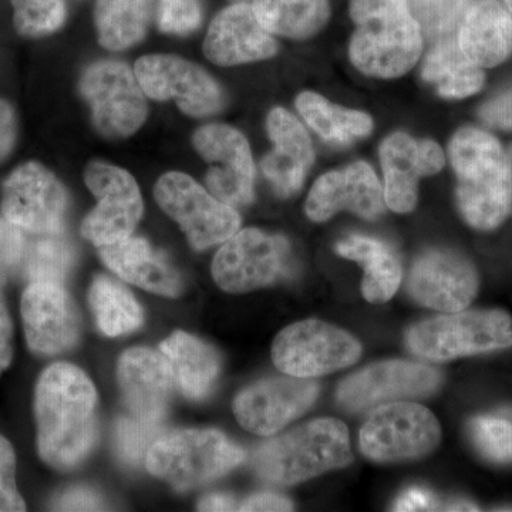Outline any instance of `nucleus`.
<instances>
[{
	"instance_id": "f257e3e1",
	"label": "nucleus",
	"mask_w": 512,
	"mask_h": 512,
	"mask_svg": "<svg viewBox=\"0 0 512 512\" xmlns=\"http://www.w3.org/2000/svg\"><path fill=\"white\" fill-rule=\"evenodd\" d=\"M97 393L92 380L70 363L43 370L35 389L37 450L59 471L79 466L96 440Z\"/></svg>"
},
{
	"instance_id": "f03ea898",
	"label": "nucleus",
	"mask_w": 512,
	"mask_h": 512,
	"mask_svg": "<svg viewBox=\"0 0 512 512\" xmlns=\"http://www.w3.org/2000/svg\"><path fill=\"white\" fill-rule=\"evenodd\" d=\"M457 177V205L478 231L500 227L512 208V150L487 131L463 127L448 147Z\"/></svg>"
},
{
	"instance_id": "7ed1b4c3",
	"label": "nucleus",
	"mask_w": 512,
	"mask_h": 512,
	"mask_svg": "<svg viewBox=\"0 0 512 512\" xmlns=\"http://www.w3.org/2000/svg\"><path fill=\"white\" fill-rule=\"evenodd\" d=\"M350 18L356 29L349 55L360 72L394 79L419 62L423 35L409 0H350Z\"/></svg>"
},
{
	"instance_id": "20e7f679",
	"label": "nucleus",
	"mask_w": 512,
	"mask_h": 512,
	"mask_svg": "<svg viewBox=\"0 0 512 512\" xmlns=\"http://www.w3.org/2000/svg\"><path fill=\"white\" fill-rule=\"evenodd\" d=\"M348 427L336 419H319L266 441L256 450V473L269 483H303L352 463Z\"/></svg>"
},
{
	"instance_id": "39448f33",
	"label": "nucleus",
	"mask_w": 512,
	"mask_h": 512,
	"mask_svg": "<svg viewBox=\"0 0 512 512\" xmlns=\"http://www.w3.org/2000/svg\"><path fill=\"white\" fill-rule=\"evenodd\" d=\"M241 447L217 430H183L158 437L146 456L147 470L177 490L224 476L244 460Z\"/></svg>"
},
{
	"instance_id": "423d86ee",
	"label": "nucleus",
	"mask_w": 512,
	"mask_h": 512,
	"mask_svg": "<svg viewBox=\"0 0 512 512\" xmlns=\"http://www.w3.org/2000/svg\"><path fill=\"white\" fill-rule=\"evenodd\" d=\"M414 355L433 362L512 348V318L500 309L458 311L417 323L407 332Z\"/></svg>"
},
{
	"instance_id": "0eeeda50",
	"label": "nucleus",
	"mask_w": 512,
	"mask_h": 512,
	"mask_svg": "<svg viewBox=\"0 0 512 512\" xmlns=\"http://www.w3.org/2000/svg\"><path fill=\"white\" fill-rule=\"evenodd\" d=\"M439 421L417 403L396 402L377 407L360 430V450L377 463L416 460L436 450Z\"/></svg>"
},
{
	"instance_id": "6e6552de",
	"label": "nucleus",
	"mask_w": 512,
	"mask_h": 512,
	"mask_svg": "<svg viewBox=\"0 0 512 512\" xmlns=\"http://www.w3.org/2000/svg\"><path fill=\"white\" fill-rule=\"evenodd\" d=\"M362 355V345L345 330L320 322L293 323L276 336L272 346L275 366L293 377L311 379L352 366Z\"/></svg>"
},
{
	"instance_id": "1a4fd4ad",
	"label": "nucleus",
	"mask_w": 512,
	"mask_h": 512,
	"mask_svg": "<svg viewBox=\"0 0 512 512\" xmlns=\"http://www.w3.org/2000/svg\"><path fill=\"white\" fill-rule=\"evenodd\" d=\"M154 195L161 210L180 225L197 251L222 244L241 227V218L234 208L187 174H164L157 181Z\"/></svg>"
},
{
	"instance_id": "9d476101",
	"label": "nucleus",
	"mask_w": 512,
	"mask_h": 512,
	"mask_svg": "<svg viewBox=\"0 0 512 512\" xmlns=\"http://www.w3.org/2000/svg\"><path fill=\"white\" fill-rule=\"evenodd\" d=\"M288 241L249 228L232 235L212 262V276L222 291L245 293L274 284L288 269Z\"/></svg>"
},
{
	"instance_id": "9b49d317",
	"label": "nucleus",
	"mask_w": 512,
	"mask_h": 512,
	"mask_svg": "<svg viewBox=\"0 0 512 512\" xmlns=\"http://www.w3.org/2000/svg\"><path fill=\"white\" fill-rule=\"evenodd\" d=\"M67 207L66 188L52 171L36 161L19 165L2 185L3 217L29 234H60Z\"/></svg>"
},
{
	"instance_id": "f8f14e48",
	"label": "nucleus",
	"mask_w": 512,
	"mask_h": 512,
	"mask_svg": "<svg viewBox=\"0 0 512 512\" xmlns=\"http://www.w3.org/2000/svg\"><path fill=\"white\" fill-rule=\"evenodd\" d=\"M80 89L92 109L94 124L104 136H131L147 119L146 93L126 64L110 60L94 63L84 73Z\"/></svg>"
},
{
	"instance_id": "ddd939ff",
	"label": "nucleus",
	"mask_w": 512,
	"mask_h": 512,
	"mask_svg": "<svg viewBox=\"0 0 512 512\" xmlns=\"http://www.w3.org/2000/svg\"><path fill=\"white\" fill-rule=\"evenodd\" d=\"M441 384L443 375L433 367L386 360L346 377L339 384L336 399L348 412L363 413L389 402L430 396Z\"/></svg>"
},
{
	"instance_id": "4468645a",
	"label": "nucleus",
	"mask_w": 512,
	"mask_h": 512,
	"mask_svg": "<svg viewBox=\"0 0 512 512\" xmlns=\"http://www.w3.org/2000/svg\"><path fill=\"white\" fill-rule=\"evenodd\" d=\"M84 181L97 205L83 221V237L96 247L131 237L144 211L140 188L131 174L116 165L92 163Z\"/></svg>"
},
{
	"instance_id": "2eb2a0df",
	"label": "nucleus",
	"mask_w": 512,
	"mask_h": 512,
	"mask_svg": "<svg viewBox=\"0 0 512 512\" xmlns=\"http://www.w3.org/2000/svg\"><path fill=\"white\" fill-rule=\"evenodd\" d=\"M134 73L141 89L150 99L174 100L188 116H211L224 106L220 86L210 74L181 57H141Z\"/></svg>"
},
{
	"instance_id": "dca6fc26",
	"label": "nucleus",
	"mask_w": 512,
	"mask_h": 512,
	"mask_svg": "<svg viewBox=\"0 0 512 512\" xmlns=\"http://www.w3.org/2000/svg\"><path fill=\"white\" fill-rule=\"evenodd\" d=\"M195 150L210 168L207 185L229 207H244L254 198L255 167L247 138L234 127L208 124L192 138Z\"/></svg>"
},
{
	"instance_id": "f3484780",
	"label": "nucleus",
	"mask_w": 512,
	"mask_h": 512,
	"mask_svg": "<svg viewBox=\"0 0 512 512\" xmlns=\"http://www.w3.org/2000/svg\"><path fill=\"white\" fill-rule=\"evenodd\" d=\"M480 276L473 262L453 249H429L414 261L407 291L414 301L434 311H463L474 301Z\"/></svg>"
},
{
	"instance_id": "a211bd4d",
	"label": "nucleus",
	"mask_w": 512,
	"mask_h": 512,
	"mask_svg": "<svg viewBox=\"0 0 512 512\" xmlns=\"http://www.w3.org/2000/svg\"><path fill=\"white\" fill-rule=\"evenodd\" d=\"M318 394V383L302 377L265 379L238 394L234 414L245 430L272 436L308 412Z\"/></svg>"
},
{
	"instance_id": "6ab92c4d",
	"label": "nucleus",
	"mask_w": 512,
	"mask_h": 512,
	"mask_svg": "<svg viewBox=\"0 0 512 512\" xmlns=\"http://www.w3.org/2000/svg\"><path fill=\"white\" fill-rule=\"evenodd\" d=\"M20 311L26 342L35 355H60L79 340V313L62 284L30 282L23 292Z\"/></svg>"
},
{
	"instance_id": "aec40b11",
	"label": "nucleus",
	"mask_w": 512,
	"mask_h": 512,
	"mask_svg": "<svg viewBox=\"0 0 512 512\" xmlns=\"http://www.w3.org/2000/svg\"><path fill=\"white\" fill-rule=\"evenodd\" d=\"M384 190L369 164L359 161L322 175L306 201V215L325 222L340 211L348 210L365 220H376L384 212Z\"/></svg>"
},
{
	"instance_id": "412c9836",
	"label": "nucleus",
	"mask_w": 512,
	"mask_h": 512,
	"mask_svg": "<svg viewBox=\"0 0 512 512\" xmlns=\"http://www.w3.org/2000/svg\"><path fill=\"white\" fill-rule=\"evenodd\" d=\"M117 380L131 416L161 423L175 384L173 370L163 353L146 348L126 350L117 366Z\"/></svg>"
},
{
	"instance_id": "4be33fe9",
	"label": "nucleus",
	"mask_w": 512,
	"mask_h": 512,
	"mask_svg": "<svg viewBox=\"0 0 512 512\" xmlns=\"http://www.w3.org/2000/svg\"><path fill=\"white\" fill-rule=\"evenodd\" d=\"M272 33L258 22L252 6L245 3L229 6L212 20L204 42V53L218 66L265 60L276 55Z\"/></svg>"
},
{
	"instance_id": "5701e85b",
	"label": "nucleus",
	"mask_w": 512,
	"mask_h": 512,
	"mask_svg": "<svg viewBox=\"0 0 512 512\" xmlns=\"http://www.w3.org/2000/svg\"><path fill=\"white\" fill-rule=\"evenodd\" d=\"M268 134L274 148L262 161V171L276 194L291 197L301 190L313 163L311 138L302 124L281 107L269 113Z\"/></svg>"
},
{
	"instance_id": "b1692460",
	"label": "nucleus",
	"mask_w": 512,
	"mask_h": 512,
	"mask_svg": "<svg viewBox=\"0 0 512 512\" xmlns=\"http://www.w3.org/2000/svg\"><path fill=\"white\" fill-rule=\"evenodd\" d=\"M101 259L124 281L167 298L183 292V281L167 259L156 254L143 238L128 237L99 247Z\"/></svg>"
},
{
	"instance_id": "393cba45",
	"label": "nucleus",
	"mask_w": 512,
	"mask_h": 512,
	"mask_svg": "<svg viewBox=\"0 0 512 512\" xmlns=\"http://www.w3.org/2000/svg\"><path fill=\"white\" fill-rule=\"evenodd\" d=\"M458 45L474 64L495 67L512 56V15L498 0H474L458 30Z\"/></svg>"
},
{
	"instance_id": "a878e982",
	"label": "nucleus",
	"mask_w": 512,
	"mask_h": 512,
	"mask_svg": "<svg viewBox=\"0 0 512 512\" xmlns=\"http://www.w3.org/2000/svg\"><path fill=\"white\" fill-rule=\"evenodd\" d=\"M160 352L170 363L175 384L188 399H204L214 389L221 360L210 345L178 330L161 343Z\"/></svg>"
},
{
	"instance_id": "bb28decb",
	"label": "nucleus",
	"mask_w": 512,
	"mask_h": 512,
	"mask_svg": "<svg viewBox=\"0 0 512 512\" xmlns=\"http://www.w3.org/2000/svg\"><path fill=\"white\" fill-rule=\"evenodd\" d=\"M380 163L384 175V202L399 214L414 210L417 185L426 177L421 163L420 141L406 133H394L380 147Z\"/></svg>"
},
{
	"instance_id": "cd10ccee",
	"label": "nucleus",
	"mask_w": 512,
	"mask_h": 512,
	"mask_svg": "<svg viewBox=\"0 0 512 512\" xmlns=\"http://www.w3.org/2000/svg\"><path fill=\"white\" fill-rule=\"evenodd\" d=\"M336 251L365 269L362 292L367 301L383 303L393 298L402 282V265L389 245L379 239L350 235L338 242Z\"/></svg>"
},
{
	"instance_id": "c85d7f7f",
	"label": "nucleus",
	"mask_w": 512,
	"mask_h": 512,
	"mask_svg": "<svg viewBox=\"0 0 512 512\" xmlns=\"http://www.w3.org/2000/svg\"><path fill=\"white\" fill-rule=\"evenodd\" d=\"M423 79L437 86L447 99L473 96L485 82L483 69L464 55L457 37L433 43L424 62Z\"/></svg>"
},
{
	"instance_id": "c756f323",
	"label": "nucleus",
	"mask_w": 512,
	"mask_h": 512,
	"mask_svg": "<svg viewBox=\"0 0 512 512\" xmlns=\"http://www.w3.org/2000/svg\"><path fill=\"white\" fill-rule=\"evenodd\" d=\"M156 0H97L94 9L100 45L124 50L136 45L150 28Z\"/></svg>"
},
{
	"instance_id": "7c9ffc66",
	"label": "nucleus",
	"mask_w": 512,
	"mask_h": 512,
	"mask_svg": "<svg viewBox=\"0 0 512 512\" xmlns=\"http://www.w3.org/2000/svg\"><path fill=\"white\" fill-rule=\"evenodd\" d=\"M252 9L269 33L306 39L329 20V0H254Z\"/></svg>"
},
{
	"instance_id": "2f4dec72",
	"label": "nucleus",
	"mask_w": 512,
	"mask_h": 512,
	"mask_svg": "<svg viewBox=\"0 0 512 512\" xmlns=\"http://www.w3.org/2000/svg\"><path fill=\"white\" fill-rule=\"evenodd\" d=\"M296 107L306 123L328 141L348 144L355 138L369 136L373 130V120L369 114L336 106L320 94H299Z\"/></svg>"
},
{
	"instance_id": "473e14b6",
	"label": "nucleus",
	"mask_w": 512,
	"mask_h": 512,
	"mask_svg": "<svg viewBox=\"0 0 512 512\" xmlns=\"http://www.w3.org/2000/svg\"><path fill=\"white\" fill-rule=\"evenodd\" d=\"M89 301L99 329L111 338L134 332L143 323V311L136 298L106 276L94 279Z\"/></svg>"
},
{
	"instance_id": "72a5a7b5",
	"label": "nucleus",
	"mask_w": 512,
	"mask_h": 512,
	"mask_svg": "<svg viewBox=\"0 0 512 512\" xmlns=\"http://www.w3.org/2000/svg\"><path fill=\"white\" fill-rule=\"evenodd\" d=\"M23 256V272L30 282L62 284L73 265V249L59 234L37 235Z\"/></svg>"
},
{
	"instance_id": "f704fd0d",
	"label": "nucleus",
	"mask_w": 512,
	"mask_h": 512,
	"mask_svg": "<svg viewBox=\"0 0 512 512\" xmlns=\"http://www.w3.org/2000/svg\"><path fill=\"white\" fill-rule=\"evenodd\" d=\"M474 0H409L421 35L430 43L458 36Z\"/></svg>"
},
{
	"instance_id": "c9c22d12",
	"label": "nucleus",
	"mask_w": 512,
	"mask_h": 512,
	"mask_svg": "<svg viewBox=\"0 0 512 512\" xmlns=\"http://www.w3.org/2000/svg\"><path fill=\"white\" fill-rule=\"evenodd\" d=\"M13 25L23 37H43L57 32L66 22L64 0H10Z\"/></svg>"
},
{
	"instance_id": "e433bc0d",
	"label": "nucleus",
	"mask_w": 512,
	"mask_h": 512,
	"mask_svg": "<svg viewBox=\"0 0 512 512\" xmlns=\"http://www.w3.org/2000/svg\"><path fill=\"white\" fill-rule=\"evenodd\" d=\"M471 443L487 460L498 464L512 463V420L508 417L487 414L468 423Z\"/></svg>"
},
{
	"instance_id": "4c0bfd02",
	"label": "nucleus",
	"mask_w": 512,
	"mask_h": 512,
	"mask_svg": "<svg viewBox=\"0 0 512 512\" xmlns=\"http://www.w3.org/2000/svg\"><path fill=\"white\" fill-rule=\"evenodd\" d=\"M161 423L137 419V417H121L114 429V443L117 453L128 464H137L143 460L154 441L160 434Z\"/></svg>"
},
{
	"instance_id": "58836bf2",
	"label": "nucleus",
	"mask_w": 512,
	"mask_h": 512,
	"mask_svg": "<svg viewBox=\"0 0 512 512\" xmlns=\"http://www.w3.org/2000/svg\"><path fill=\"white\" fill-rule=\"evenodd\" d=\"M157 18L163 32L187 35L200 26V0H158Z\"/></svg>"
},
{
	"instance_id": "ea45409f",
	"label": "nucleus",
	"mask_w": 512,
	"mask_h": 512,
	"mask_svg": "<svg viewBox=\"0 0 512 512\" xmlns=\"http://www.w3.org/2000/svg\"><path fill=\"white\" fill-rule=\"evenodd\" d=\"M26 511L16 488V456L12 444L0 436V512Z\"/></svg>"
},
{
	"instance_id": "a19ab883",
	"label": "nucleus",
	"mask_w": 512,
	"mask_h": 512,
	"mask_svg": "<svg viewBox=\"0 0 512 512\" xmlns=\"http://www.w3.org/2000/svg\"><path fill=\"white\" fill-rule=\"evenodd\" d=\"M28 242L25 231L0 217V285L6 281L9 272L22 264Z\"/></svg>"
},
{
	"instance_id": "79ce46f5",
	"label": "nucleus",
	"mask_w": 512,
	"mask_h": 512,
	"mask_svg": "<svg viewBox=\"0 0 512 512\" xmlns=\"http://www.w3.org/2000/svg\"><path fill=\"white\" fill-rule=\"evenodd\" d=\"M480 119L488 126L512 130V87L488 100L480 109Z\"/></svg>"
},
{
	"instance_id": "37998d69",
	"label": "nucleus",
	"mask_w": 512,
	"mask_h": 512,
	"mask_svg": "<svg viewBox=\"0 0 512 512\" xmlns=\"http://www.w3.org/2000/svg\"><path fill=\"white\" fill-rule=\"evenodd\" d=\"M18 140V117L9 101L0 99V163L12 153Z\"/></svg>"
},
{
	"instance_id": "c03bdc74",
	"label": "nucleus",
	"mask_w": 512,
	"mask_h": 512,
	"mask_svg": "<svg viewBox=\"0 0 512 512\" xmlns=\"http://www.w3.org/2000/svg\"><path fill=\"white\" fill-rule=\"evenodd\" d=\"M103 503L89 488H72L56 501V510L62 511H97Z\"/></svg>"
},
{
	"instance_id": "a18cd8bd",
	"label": "nucleus",
	"mask_w": 512,
	"mask_h": 512,
	"mask_svg": "<svg viewBox=\"0 0 512 512\" xmlns=\"http://www.w3.org/2000/svg\"><path fill=\"white\" fill-rule=\"evenodd\" d=\"M13 359V323L5 296L0 292V375L8 370Z\"/></svg>"
},
{
	"instance_id": "49530a36",
	"label": "nucleus",
	"mask_w": 512,
	"mask_h": 512,
	"mask_svg": "<svg viewBox=\"0 0 512 512\" xmlns=\"http://www.w3.org/2000/svg\"><path fill=\"white\" fill-rule=\"evenodd\" d=\"M434 495L423 488H410L406 493L400 495L399 500L394 504V511H433L437 510Z\"/></svg>"
},
{
	"instance_id": "de8ad7c7",
	"label": "nucleus",
	"mask_w": 512,
	"mask_h": 512,
	"mask_svg": "<svg viewBox=\"0 0 512 512\" xmlns=\"http://www.w3.org/2000/svg\"><path fill=\"white\" fill-rule=\"evenodd\" d=\"M241 511H292L288 498L276 494H256L239 507Z\"/></svg>"
},
{
	"instance_id": "09e8293b",
	"label": "nucleus",
	"mask_w": 512,
	"mask_h": 512,
	"mask_svg": "<svg viewBox=\"0 0 512 512\" xmlns=\"http://www.w3.org/2000/svg\"><path fill=\"white\" fill-rule=\"evenodd\" d=\"M200 511H235L239 510L234 498L225 494H211L198 505Z\"/></svg>"
},
{
	"instance_id": "8fccbe9b",
	"label": "nucleus",
	"mask_w": 512,
	"mask_h": 512,
	"mask_svg": "<svg viewBox=\"0 0 512 512\" xmlns=\"http://www.w3.org/2000/svg\"><path fill=\"white\" fill-rule=\"evenodd\" d=\"M450 511H477V505L468 503V501H457V503H453L450 507L447 508Z\"/></svg>"
},
{
	"instance_id": "3c124183",
	"label": "nucleus",
	"mask_w": 512,
	"mask_h": 512,
	"mask_svg": "<svg viewBox=\"0 0 512 512\" xmlns=\"http://www.w3.org/2000/svg\"><path fill=\"white\" fill-rule=\"evenodd\" d=\"M504 3H505V8L510 10V13L512 15V0H504Z\"/></svg>"
}]
</instances>
